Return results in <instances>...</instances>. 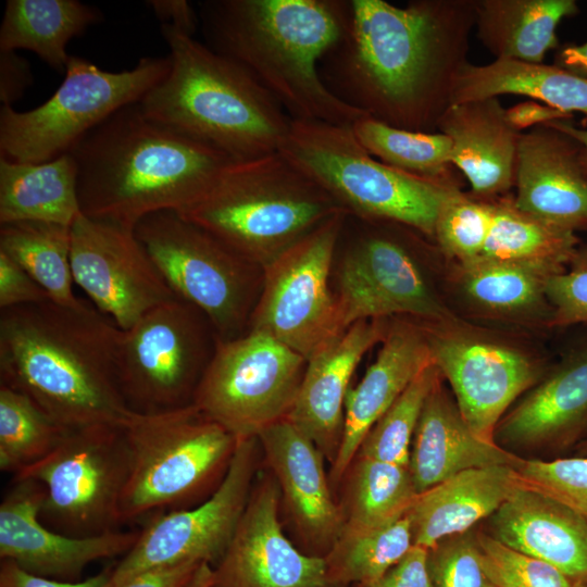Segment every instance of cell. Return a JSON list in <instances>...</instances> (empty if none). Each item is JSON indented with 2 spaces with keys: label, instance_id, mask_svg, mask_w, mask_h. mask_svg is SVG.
Returning a JSON list of instances; mask_svg holds the SVG:
<instances>
[{
  "label": "cell",
  "instance_id": "cell-55",
  "mask_svg": "<svg viewBox=\"0 0 587 587\" xmlns=\"http://www.w3.org/2000/svg\"><path fill=\"white\" fill-rule=\"evenodd\" d=\"M547 124L574 138L580 145L584 162L587 167V127H577L570 120L554 121Z\"/></svg>",
  "mask_w": 587,
  "mask_h": 587
},
{
  "label": "cell",
  "instance_id": "cell-19",
  "mask_svg": "<svg viewBox=\"0 0 587 587\" xmlns=\"http://www.w3.org/2000/svg\"><path fill=\"white\" fill-rule=\"evenodd\" d=\"M279 505L275 477L263 476L214 567V587H329L324 558L301 551L285 536Z\"/></svg>",
  "mask_w": 587,
  "mask_h": 587
},
{
  "label": "cell",
  "instance_id": "cell-17",
  "mask_svg": "<svg viewBox=\"0 0 587 587\" xmlns=\"http://www.w3.org/2000/svg\"><path fill=\"white\" fill-rule=\"evenodd\" d=\"M423 328L432 361L449 382L464 421L476 436L495 441L511 404L544 375L540 366L519 348L469 333L459 322Z\"/></svg>",
  "mask_w": 587,
  "mask_h": 587
},
{
  "label": "cell",
  "instance_id": "cell-15",
  "mask_svg": "<svg viewBox=\"0 0 587 587\" xmlns=\"http://www.w3.org/2000/svg\"><path fill=\"white\" fill-rule=\"evenodd\" d=\"M260 450L258 438L239 439L223 480L207 499L150 516L134 546L111 569L109 587L154 567L189 561L216 565L247 505Z\"/></svg>",
  "mask_w": 587,
  "mask_h": 587
},
{
  "label": "cell",
  "instance_id": "cell-46",
  "mask_svg": "<svg viewBox=\"0 0 587 587\" xmlns=\"http://www.w3.org/2000/svg\"><path fill=\"white\" fill-rule=\"evenodd\" d=\"M546 298L549 327L587 323V245L579 243L565 268L549 278Z\"/></svg>",
  "mask_w": 587,
  "mask_h": 587
},
{
  "label": "cell",
  "instance_id": "cell-56",
  "mask_svg": "<svg viewBox=\"0 0 587 587\" xmlns=\"http://www.w3.org/2000/svg\"><path fill=\"white\" fill-rule=\"evenodd\" d=\"M214 567L208 562H202L192 573L184 587H214Z\"/></svg>",
  "mask_w": 587,
  "mask_h": 587
},
{
  "label": "cell",
  "instance_id": "cell-6",
  "mask_svg": "<svg viewBox=\"0 0 587 587\" xmlns=\"http://www.w3.org/2000/svg\"><path fill=\"white\" fill-rule=\"evenodd\" d=\"M339 211L277 151L230 162L209 191L179 214L262 268Z\"/></svg>",
  "mask_w": 587,
  "mask_h": 587
},
{
  "label": "cell",
  "instance_id": "cell-53",
  "mask_svg": "<svg viewBox=\"0 0 587 587\" xmlns=\"http://www.w3.org/2000/svg\"><path fill=\"white\" fill-rule=\"evenodd\" d=\"M505 114L512 127L520 133L538 125L554 121H566L572 117V114L534 100L523 101L505 109Z\"/></svg>",
  "mask_w": 587,
  "mask_h": 587
},
{
  "label": "cell",
  "instance_id": "cell-40",
  "mask_svg": "<svg viewBox=\"0 0 587 587\" xmlns=\"http://www.w3.org/2000/svg\"><path fill=\"white\" fill-rule=\"evenodd\" d=\"M68 428L26 395L0 384V470L17 474L50 453Z\"/></svg>",
  "mask_w": 587,
  "mask_h": 587
},
{
  "label": "cell",
  "instance_id": "cell-41",
  "mask_svg": "<svg viewBox=\"0 0 587 587\" xmlns=\"http://www.w3.org/2000/svg\"><path fill=\"white\" fill-rule=\"evenodd\" d=\"M441 378L432 361L369 430L357 455L408 466L423 407Z\"/></svg>",
  "mask_w": 587,
  "mask_h": 587
},
{
  "label": "cell",
  "instance_id": "cell-2",
  "mask_svg": "<svg viewBox=\"0 0 587 587\" xmlns=\"http://www.w3.org/2000/svg\"><path fill=\"white\" fill-rule=\"evenodd\" d=\"M120 335L116 324L82 301L0 310V384L65 428L121 425L132 410L116 380Z\"/></svg>",
  "mask_w": 587,
  "mask_h": 587
},
{
  "label": "cell",
  "instance_id": "cell-42",
  "mask_svg": "<svg viewBox=\"0 0 587 587\" xmlns=\"http://www.w3.org/2000/svg\"><path fill=\"white\" fill-rule=\"evenodd\" d=\"M494 218V200L475 198L458 189L441 204L434 236L439 251L464 265L478 259Z\"/></svg>",
  "mask_w": 587,
  "mask_h": 587
},
{
  "label": "cell",
  "instance_id": "cell-26",
  "mask_svg": "<svg viewBox=\"0 0 587 587\" xmlns=\"http://www.w3.org/2000/svg\"><path fill=\"white\" fill-rule=\"evenodd\" d=\"M380 344L374 363L347 392L344 435L329 474L333 485L342 479L373 425L432 362L423 326L395 322Z\"/></svg>",
  "mask_w": 587,
  "mask_h": 587
},
{
  "label": "cell",
  "instance_id": "cell-1",
  "mask_svg": "<svg viewBox=\"0 0 587 587\" xmlns=\"http://www.w3.org/2000/svg\"><path fill=\"white\" fill-rule=\"evenodd\" d=\"M346 28L320 62L327 89L387 125L437 132L469 62L474 0H348Z\"/></svg>",
  "mask_w": 587,
  "mask_h": 587
},
{
  "label": "cell",
  "instance_id": "cell-48",
  "mask_svg": "<svg viewBox=\"0 0 587 587\" xmlns=\"http://www.w3.org/2000/svg\"><path fill=\"white\" fill-rule=\"evenodd\" d=\"M427 554V549L413 546L382 577L369 584L354 585V587H432Z\"/></svg>",
  "mask_w": 587,
  "mask_h": 587
},
{
  "label": "cell",
  "instance_id": "cell-5",
  "mask_svg": "<svg viewBox=\"0 0 587 587\" xmlns=\"http://www.w3.org/2000/svg\"><path fill=\"white\" fill-rule=\"evenodd\" d=\"M161 34L170 68L139 101L149 117L232 161L279 151L292 120L248 71L170 25Z\"/></svg>",
  "mask_w": 587,
  "mask_h": 587
},
{
  "label": "cell",
  "instance_id": "cell-34",
  "mask_svg": "<svg viewBox=\"0 0 587 587\" xmlns=\"http://www.w3.org/2000/svg\"><path fill=\"white\" fill-rule=\"evenodd\" d=\"M345 477L346 486L338 503L341 534L391 524L407 515L417 496L408 466L355 455Z\"/></svg>",
  "mask_w": 587,
  "mask_h": 587
},
{
  "label": "cell",
  "instance_id": "cell-18",
  "mask_svg": "<svg viewBox=\"0 0 587 587\" xmlns=\"http://www.w3.org/2000/svg\"><path fill=\"white\" fill-rule=\"evenodd\" d=\"M70 259L74 282L122 330L177 298L133 228L80 214L71 226Z\"/></svg>",
  "mask_w": 587,
  "mask_h": 587
},
{
  "label": "cell",
  "instance_id": "cell-35",
  "mask_svg": "<svg viewBox=\"0 0 587 587\" xmlns=\"http://www.w3.org/2000/svg\"><path fill=\"white\" fill-rule=\"evenodd\" d=\"M579 243L576 233L519 210L505 195L494 200L492 224L479 258L563 271Z\"/></svg>",
  "mask_w": 587,
  "mask_h": 587
},
{
  "label": "cell",
  "instance_id": "cell-25",
  "mask_svg": "<svg viewBox=\"0 0 587 587\" xmlns=\"http://www.w3.org/2000/svg\"><path fill=\"white\" fill-rule=\"evenodd\" d=\"M488 521L503 545L587 582V519L566 504L521 480Z\"/></svg>",
  "mask_w": 587,
  "mask_h": 587
},
{
  "label": "cell",
  "instance_id": "cell-8",
  "mask_svg": "<svg viewBox=\"0 0 587 587\" xmlns=\"http://www.w3.org/2000/svg\"><path fill=\"white\" fill-rule=\"evenodd\" d=\"M279 152L347 215L402 224L429 238L441 204L461 189L379 161L360 143L351 125L292 120Z\"/></svg>",
  "mask_w": 587,
  "mask_h": 587
},
{
  "label": "cell",
  "instance_id": "cell-54",
  "mask_svg": "<svg viewBox=\"0 0 587 587\" xmlns=\"http://www.w3.org/2000/svg\"><path fill=\"white\" fill-rule=\"evenodd\" d=\"M554 65L587 77V41L582 45H570L559 49Z\"/></svg>",
  "mask_w": 587,
  "mask_h": 587
},
{
  "label": "cell",
  "instance_id": "cell-38",
  "mask_svg": "<svg viewBox=\"0 0 587 587\" xmlns=\"http://www.w3.org/2000/svg\"><path fill=\"white\" fill-rule=\"evenodd\" d=\"M562 271L511 261L477 259L460 265L461 286L477 307L499 314H521L546 305L549 278ZM550 310V309H549Z\"/></svg>",
  "mask_w": 587,
  "mask_h": 587
},
{
  "label": "cell",
  "instance_id": "cell-16",
  "mask_svg": "<svg viewBox=\"0 0 587 587\" xmlns=\"http://www.w3.org/2000/svg\"><path fill=\"white\" fill-rule=\"evenodd\" d=\"M361 221L364 227L349 238L339 263L335 296L340 330L394 315L458 323L427 284L409 246L390 233L392 222Z\"/></svg>",
  "mask_w": 587,
  "mask_h": 587
},
{
  "label": "cell",
  "instance_id": "cell-44",
  "mask_svg": "<svg viewBox=\"0 0 587 587\" xmlns=\"http://www.w3.org/2000/svg\"><path fill=\"white\" fill-rule=\"evenodd\" d=\"M521 480L587 519V457L522 459L514 467Z\"/></svg>",
  "mask_w": 587,
  "mask_h": 587
},
{
  "label": "cell",
  "instance_id": "cell-29",
  "mask_svg": "<svg viewBox=\"0 0 587 587\" xmlns=\"http://www.w3.org/2000/svg\"><path fill=\"white\" fill-rule=\"evenodd\" d=\"M521 483L511 465H491L458 473L417 494L407 516L413 545L430 549L489 519Z\"/></svg>",
  "mask_w": 587,
  "mask_h": 587
},
{
  "label": "cell",
  "instance_id": "cell-43",
  "mask_svg": "<svg viewBox=\"0 0 587 587\" xmlns=\"http://www.w3.org/2000/svg\"><path fill=\"white\" fill-rule=\"evenodd\" d=\"M480 562L492 587H573L558 569L476 532Z\"/></svg>",
  "mask_w": 587,
  "mask_h": 587
},
{
  "label": "cell",
  "instance_id": "cell-24",
  "mask_svg": "<svg viewBox=\"0 0 587 587\" xmlns=\"http://www.w3.org/2000/svg\"><path fill=\"white\" fill-rule=\"evenodd\" d=\"M386 319L365 320L317 349L308 360L287 420L311 439L330 463L345 427V401L351 377L363 355L386 337Z\"/></svg>",
  "mask_w": 587,
  "mask_h": 587
},
{
  "label": "cell",
  "instance_id": "cell-49",
  "mask_svg": "<svg viewBox=\"0 0 587 587\" xmlns=\"http://www.w3.org/2000/svg\"><path fill=\"white\" fill-rule=\"evenodd\" d=\"M33 84V73L28 61L16 51L0 52V101L13 107Z\"/></svg>",
  "mask_w": 587,
  "mask_h": 587
},
{
  "label": "cell",
  "instance_id": "cell-4",
  "mask_svg": "<svg viewBox=\"0 0 587 587\" xmlns=\"http://www.w3.org/2000/svg\"><path fill=\"white\" fill-rule=\"evenodd\" d=\"M348 0H205L204 45L248 71L291 120L352 125L365 116L335 97L320 62L341 37Z\"/></svg>",
  "mask_w": 587,
  "mask_h": 587
},
{
  "label": "cell",
  "instance_id": "cell-45",
  "mask_svg": "<svg viewBox=\"0 0 587 587\" xmlns=\"http://www.w3.org/2000/svg\"><path fill=\"white\" fill-rule=\"evenodd\" d=\"M427 564L432 587H489L473 529L428 549Z\"/></svg>",
  "mask_w": 587,
  "mask_h": 587
},
{
  "label": "cell",
  "instance_id": "cell-30",
  "mask_svg": "<svg viewBox=\"0 0 587 587\" xmlns=\"http://www.w3.org/2000/svg\"><path fill=\"white\" fill-rule=\"evenodd\" d=\"M577 11L575 0H474V27L496 59L542 63L560 22Z\"/></svg>",
  "mask_w": 587,
  "mask_h": 587
},
{
  "label": "cell",
  "instance_id": "cell-22",
  "mask_svg": "<svg viewBox=\"0 0 587 587\" xmlns=\"http://www.w3.org/2000/svg\"><path fill=\"white\" fill-rule=\"evenodd\" d=\"M515 207L571 232H587V167L580 145L549 124L522 132Z\"/></svg>",
  "mask_w": 587,
  "mask_h": 587
},
{
  "label": "cell",
  "instance_id": "cell-59",
  "mask_svg": "<svg viewBox=\"0 0 587 587\" xmlns=\"http://www.w3.org/2000/svg\"><path fill=\"white\" fill-rule=\"evenodd\" d=\"M489 587H492L491 585H489Z\"/></svg>",
  "mask_w": 587,
  "mask_h": 587
},
{
  "label": "cell",
  "instance_id": "cell-47",
  "mask_svg": "<svg viewBox=\"0 0 587 587\" xmlns=\"http://www.w3.org/2000/svg\"><path fill=\"white\" fill-rule=\"evenodd\" d=\"M49 299L32 276L0 251V310Z\"/></svg>",
  "mask_w": 587,
  "mask_h": 587
},
{
  "label": "cell",
  "instance_id": "cell-27",
  "mask_svg": "<svg viewBox=\"0 0 587 587\" xmlns=\"http://www.w3.org/2000/svg\"><path fill=\"white\" fill-rule=\"evenodd\" d=\"M437 132L451 141V162L463 173L471 195L503 197L515 186L520 132L512 127L498 97L452 103Z\"/></svg>",
  "mask_w": 587,
  "mask_h": 587
},
{
  "label": "cell",
  "instance_id": "cell-9",
  "mask_svg": "<svg viewBox=\"0 0 587 587\" xmlns=\"http://www.w3.org/2000/svg\"><path fill=\"white\" fill-rule=\"evenodd\" d=\"M170 58H141L130 70L103 71L71 55L65 77L41 105L0 109V155L23 163H43L67 153L89 132L120 109L138 103L165 77Z\"/></svg>",
  "mask_w": 587,
  "mask_h": 587
},
{
  "label": "cell",
  "instance_id": "cell-3",
  "mask_svg": "<svg viewBox=\"0 0 587 587\" xmlns=\"http://www.w3.org/2000/svg\"><path fill=\"white\" fill-rule=\"evenodd\" d=\"M70 153L82 213L133 229L149 214L189 209L233 162L149 117L139 102L113 113Z\"/></svg>",
  "mask_w": 587,
  "mask_h": 587
},
{
  "label": "cell",
  "instance_id": "cell-11",
  "mask_svg": "<svg viewBox=\"0 0 587 587\" xmlns=\"http://www.w3.org/2000/svg\"><path fill=\"white\" fill-rule=\"evenodd\" d=\"M129 455L120 424L68 428L55 448L14 475L42 487L39 517L73 537L117 529Z\"/></svg>",
  "mask_w": 587,
  "mask_h": 587
},
{
  "label": "cell",
  "instance_id": "cell-58",
  "mask_svg": "<svg viewBox=\"0 0 587 587\" xmlns=\"http://www.w3.org/2000/svg\"><path fill=\"white\" fill-rule=\"evenodd\" d=\"M573 587H587V582L573 584Z\"/></svg>",
  "mask_w": 587,
  "mask_h": 587
},
{
  "label": "cell",
  "instance_id": "cell-57",
  "mask_svg": "<svg viewBox=\"0 0 587 587\" xmlns=\"http://www.w3.org/2000/svg\"><path fill=\"white\" fill-rule=\"evenodd\" d=\"M574 449L578 457H587V438L580 441Z\"/></svg>",
  "mask_w": 587,
  "mask_h": 587
},
{
  "label": "cell",
  "instance_id": "cell-52",
  "mask_svg": "<svg viewBox=\"0 0 587 587\" xmlns=\"http://www.w3.org/2000/svg\"><path fill=\"white\" fill-rule=\"evenodd\" d=\"M202 562H183L139 573L120 587H184Z\"/></svg>",
  "mask_w": 587,
  "mask_h": 587
},
{
  "label": "cell",
  "instance_id": "cell-36",
  "mask_svg": "<svg viewBox=\"0 0 587 587\" xmlns=\"http://www.w3.org/2000/svg\"><path fill=\"white\" fill-rule=\"evenodd\" d=\"M0 251L9 255L41 286L50 300L74 307L71 226L23 221L0 224Z\"/></svg>",
  "mask_w": 587,
  "mask_h": 587
},
{
  "label": "cell",
  "instance_id": "cell-21",
  "mask_svg": "<svg viewBox=\"0 0 587 587\" xmlns=\"http://www.w3.org/2000/svg\"><path fill=\"white\" fill-rule=\"evenodd\" d=\"M280 490V500L310 555L324 558L342 532L339 504L324 470V454L287 419L259 436Z\"/></svg>",
  "mask_w": 587,
  "mask_h": 587
},
{
  "label": "cell",
  "instance_id": "cell-51",
  "mask_svg": "<svg viewBox=\"0 0 587 587\" xmlns=\"http://www.w3.org/2000/svg\"><path fill=\"white\" fill-rule=\"evenodd\" d=\"M161 24L170 25L180 33L193 37L200 26L199 13L186 0H150L146 2Z\"/></svg>",
  "mask_w": 587,
  "mask_h": 587
},
{
  "label": "cell",
  "instance_id": "cell-20",
  "mask_svg": "<svg viewBox=\"0 0 587 587\" xmlns=\"http://www.w3.org/2000/svg\"><path fill=\"white\" fill-rule=\"evenodd\" d=\"M42 487L32 479H15L0 504V557L24 571L72 582L93 561L125 554L140 530L114 529L73 537L45 525L40 517Z\"/></svg>",
  "mask_w": 587,
  "mask_h": 587
},
{
  "label": "cell",
  "instance_id": "cell-39",
  "mask_svg": "<svg viewBox=\"0 0 587 587\" xmlns=\"http://www.w3.org/2000/svg\"><path fill=\"white\" fill-rule=\"evenodd\" d=\"M408 516L386 526L342 533L324 557L329 587L369 584L382 577L413 547Z\"/></svg>",
  "mask_w": 587,
  "mask_h": 587
},
{
  "label": "cell",
  "instance_id": "cell-14",
  "mask_svg": "<svg viewBox=\"0 0 587 587\" xmlns=\"http://www.w3.org/2000/svg\"><path fill=\"white\" fill-rule=\"evenodd\" d=\"M346 216L337 212L262 267L249 330L270 335L307 360L344 333L329 276Z\"/></svg>",
  "mask_w": 587,
  "mask_h": 587
},
{
  "label": "cell",
  "instance_id": "cell-33",
  "mask_svg": "<svg viewBox=\"0 0 587 587\" xmlns=\"http://www.w3.org/2000/svg\"><path fill=\"white\" fill-rule=\"evenodd\" d=\"M101 18L97 8L77 0H8L0 52L33 51L53 70L65 72L67 43Z\"/></svg>",
  "mask_w": 587,
  "mask_h": 587
},
{
  "label": "cell",
  "instance_id": "cell-32",
  "mask_svg": "<svg viewBox=\"0 0 587 587\" xmlns=\"http://www.w3.org/2000/svg\"><path fill=\"white\" fill-rule=\"evenodd\" d=\"M501 95L525 96L567 114L587 115V77L554 64L509 59L484 65L467 62L455 79L451 104Z\"/></svg>",
  "mask_w": 587,
  "mask_h": 587
},
{
  "label": "cell",
  "instance_id": "cell-50",
  "mask_svg": "<svg viewBox=\"0 0 587 587\" xmlns=\"http://www.w3.org/2000/svg\"><path fill=\"white\" fill-rule=\"evenodd\" d=\"M111 570L83 582H64L30 574L15 563L2 561L0 587H109Z\"/></svg>",
  "mask_w": 587,
  "mask_h": 587
},
{
  "label": "cell",
  "instance_id": "cell-7",
  "mask_svg": "<svg viewBox=\"0 0 587 587\" xmlns=\"http://www.w3.org/2000/svg\"><path fill=\"white\" fill-rule=\"evenodd\" d=\"M121 426L129 469L118 525L209 497L223 480L238 441L192 403L154 413L132 411Z\"/></svg>",
  "mask_w": 587,
  "mask_h": 587
},
{
  "label": "cell",
  "instance_id": "cell-31",
  "mask_svg": "<svg viewBox=\"0 0 587 587\" xmlns=\"http://www.w3.org/2000/svg\"><path fill=\"white\" fill-rule=\"evenodd\" d=\"M78 170L67 152L43 163L0 158V224L35 221L72 226L83 214Z\"/></svg>",
  "mask_w": 587,
  "mask_h": 587
},
{
  "label": "cell",
  "instance_id": "cell-13",
  "mask_svg": "<svg viewBox=\"0 0 587 587\" xmlns=\"http://www.w3.org/2000/svg\"><path fill=\"white\" fill-rule=\"evenodd\" d=\"M307 359L260 330L216 340L192 404L237 440L287 419Z\"/></svg>",
  "mask_w": 587,
  "mask_h": 587
},
{
  "label": "cell",
  "instance_id": "cell-10",
  "mask_svg": "<svg viewBox=\"0 0 587 587\" xmlns=\"http://www.w3.org/2000/svg\"><path fill=\"white\" fill-rule=\"evenodd\" d=\"M134 232L173 294L204 314L218 340L241 336L260 294L261 267L175 211L149 214Z\"/></svg>",
  "mask_w": 587,
  "mask_h": 587
},
{
  "label": "cell",
  "instance_id": "cell-37",
  "mask_svg": "<svg viewBox=\"0 0 587 587\" xmlns=\"http://www.w3.org/2000/svg\"><path fill=\"white\" fill-rule=\"evenodd\" d=\"M360 143L376 159L402 172L460 187L451 162V141L440 132L397 128L369 116L351 125Z\"/></svg>",
  "mask_w": 587,
  "mask_h": 587
},
{
  "label": "cell",
  "instance_id": "cell-28",
  "mask_svg": "<svg viewBox=\"0 0 587 587\" xmlns=\"http://www.w3.org/2000/svg\"><path fill=\"white\" fill-rule=\"evenodd\" d=\"M441 378L427 397L410 449L408 469L417 494L466 470L515 467L522 457L476 436Z\"/></svg>",
  "mask_w": 587,
  "mask_h": 587
},
{
  "label": "cell",
  "instance_id": "cell-23",
  "mask_svg": "<svg viewBox=\"0 0 587 587\" xmlns=\"http://www.w3.org/2000/svg\"><path fill=\"white\" fill-rule=\"evenodd\" d=\"M587 433V346L566 354L499 422L495 441L515 453L575 448Z\"/></svg>",
  "mask_w": 587,
  "mask_h": 587
},
{
  "label": "cell",
  "instance_id": "cell-12",
  "mask_svg": "<svg viewBox=\"0 0 587 587\" xmlns=\"http://www.w3.org/2000/svg\"><path fill=\"white\" fill-rule=\"evenodd\" d=\"M216 340L204 314L178 298L121 329L116 380L127 407L154 413L191 404Z\"/></svg>",
  "mask_w": 587,
  "mask_h": 587
}]
</instances>
